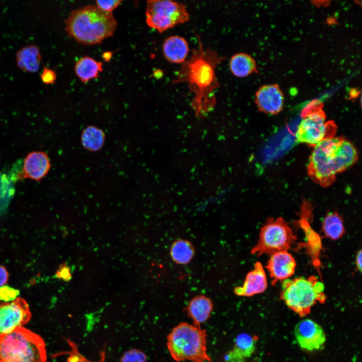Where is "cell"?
Masks as SVG:
<instances>
[{
    "mask_svg": "<svg viewBox=\"0 0 362 362\" xmlns=\"http://www.w3.org/2000/svg\"><path fill=\"white\" fill-rule=\"evenodd\" d=\"M198 47L192 50L189 59L183 62L172 83L185 82L194 93L191 106L198 115L211 111L216 104L215 91L220 87L216 69L226 59L210 48H204L201 36L195 33Z\"/></svg>",
    "mask_w": 362,
    "mask_h": 362,
    "instance_id": "cell-1",
    "label": "cell"
},
{
    "mask_svg": "<svg viewBox=\"0 0 362 362\" xmlns=\"http://www.w3.org/2000/svg\"><path fill=\"white\" fill-rule=\"evenodd\" d=\"M358 158L356 148L346 139L335 136L327 138L314 147L307 166V174L313 181L327 187Z\"/></svg>",
    "mask_w": 362,
    "mask_h": 362,
    "instance_id": "cell-2",
    "label": "cell"
},
{
    "mask_svg": "<svg viewBox=\"0 0 362 362\" xmlns=\"http://www.w3.org/2000/svg\"><path fill=\"white\" fill-rule=\"evenodd\" d=\"M65 23L68 36L87 45L100 44L112 36L117 25L111 12L103 11L94 5L73 10Z\"/></svg>",
    "mask_w": 362,
    "mask_h": 362,
    "instance_id": "cell-3",
    "label": "cell"
},
{
    "mask_svg": "<svg viewBox=\"0 0 362 362\" xmlns=\"http://www.w3.org/2000/svg\"><path fill=\"white\" fill-rule=\"evenodd\" d=\"M46 354L43 338L23 326L0 334V362H46Z\"/></svg>",
    "mask_w": 362,
    "mask_h": 362,
    "instance_id": "cell-4",
    "label": "cell"
},
{
    "mask_svg": "<svg viewBox=\"0 0 362 362\" xmlns=\"http://www.w3.org/2000/svg\"><path fill=\"white\" fill-rule=\"evenodd\" d=\"M206 331L194 325L182 322L167 337V347L177 362H211L207 353Z\"/></svg>",
    "mask_w": 362,
    "mask_h": 362,
    "instance_id": "cell-5",
    "label": "cell"
},
{
    "mask_svg": "<svg viewBox=\"0 0 362 362\" xmlns=\"http://www.w3.org/2000/svg\"><path fill=\"white\" fill-rule=\"evenodd\" d=\"M281 298L290 309L303 316L318 302L326 299L324 286L316 276L297 277L283 281Z\"/></svg>",
    "mask_w": 362,
    "mask_h": 362,
    "instance_id": "cell-6",
    "label": "cell"
},
{
    "mask_svg": "<svg viewBox=\"0 0 362 362\" xmlns=\"http://www.w3.org/2000/svg\"><path fill=\"white\" fill-rule=\"evenodd\" d=\"M322 108L321 102L314 101L303 109L295 133L297 142L314 147L324 139L335 137L337 126L333 121H326Z\"/></svg>",
    "mask_w": 362,
    "mask_h": 362,
    "instance_id": "cell-7",
    "label": "cell"
},
{
    "mask_svg": "<svg viewBox=\"0 0 362 362\" xmlns=\"http://www.w3.org/2000/svg\"><path fill=\"white\" fill-rule=\"evenodd\" d=\"M297 239L293 230L282 217L270 218L260 229L257 242L250 253L259 256L288 251Z\"/></svg>",
    "mask_w": 362,
    "mask_h": 362,
    "instance_id": "cell-8",
    "label": "cell"
},
{
    "mask_svg": "<svg viewBox=\"0 0 362 362\" xmlns=\"http://www.w3.org/2000/svg\"><path fill=\"white\" fill-rule=\"evenodd\" d=\"M145 14L147 25L159 33L187 22L190 17L185 5L170 0L148 1Z\"/></svg>",
    "mask_w": 362,
    "mask_h": 362,
    "instance_id": "cell-9",
    "label": "cell"
},
{
    "mask_svg": "<svg viewBox=\"0 0 362 362\" xmlns=\"http://www.w3.org/2000/svg\"><path fill=\"white\" fill-rule=\"evenodd\" d=\"M31 316L28 304L22 298L10 302H0V334L26 324Z\"/></svg>",
    "mask_w": 362,
    "mask_h": 362,
    "instance_id": "cell-10",
    "label": "cell"
},
{
    "mask_svg": "<svg viewBox=\"0 0 362 362\" xmlns=\"http://www.w3.org/2000/svg\"><path fill=\"white\" fill-rule=\"evenodd\" d=\"M294 335L299 346L308 351L320 349L326 341L322 328L309 319H304L296 324L294 328Z\"/></svg>",
    "mask_w": 362,
    "mask_h": 362,
    "instance_id": "cell-11",
    "label": "cell"
},
{
    "mask_svg": "<svg viewBox=\"0 0 362 362\" xmlns=\"http://www.w3.org/2000/svg\"><path fill=\"white\" fill-rule=\"evenodd\" d=\"M268 286L267 279L262 263L256 262L253 269L246 275L243 283L234 288V293L240 297H249L264 292Z\"/></svg>",
    "mask_w": 362,
    "mask_h": 362,
    "instance_id": "cell-12",
    "label": "cell"
},
{
    "mask_svg": "<svg viewBox=\"0 0 362 362\" xmlns=\"http://www.w3.org/2000/svg\"><path fill=\"white\" fill-rule=\"evenodd\" d=\"M296 262L294 257L287 251L278 252L270 255L265 267L272 279V285L284 281L294 273Z\"/></svg>",
    "mask_w": 362,
    "mask_h": 362,
    "instance_id": "cell-13",
    "label": "cell"
},
{
    "mask_svg": "<svg viewBox=\"0 0 362 362\" xmlns=\"http://www.w3.org/2000/svg\"><path fill=\"white\" fill-rule=\"evenodd\" d=\"M284 97L279 86L268 84L261 86L255 93V103L262 112L275 115L280 112L283 107Z\"/></svg>",
    "mask_w": 362,
    "mask_h": 362,
    "instance_id": "cell-14",
    "label": "cell"
},
{
    "mask_svg": "<svg viewBox=\"0 0 362 362\" xmlns=\"http://www.w3.org/2000/svg\"><path fill=\"white\" fill-rule=\"evenodd\" d=\"M50 166V160L46 153L41 151L32 152L24 159L23 167L24 176L40 181L47 175Z\"/></svg>",
    "mask_w": 362,
    "mask_h": 362,
    "instance_id": "cell-15",
    "label": "cell"
},
{
    "mask_svg": "<svg viewBox=\"0 0 362 362\" xmlns=\"http://www.w3.org/2000/svg\"><path fill=\"white\" fill-rule=\"evenodd\" d=\"M213 309V302L209 297L204 295H198L190 300L185 311L192 320L193 325L201 327V324L209 318Z\"/></svg>",
    "mask_w": 362,
    "mask_h": 362,
    "instance_id": "cell-16",
    "label": "cell"
},
{
    "mask_svg": "<svg viewBox=\"0 0 362 362\" xmlns=\"http://www.w3.org/2000/svg\"><path fill=\"white\" fill-rule=\"evenodd\" d=\"M164 56L172 63L182 64L189 52L188 43L183 37L173 35L167 37L162 45Z\"/></svg>",
    "mask_w": 362,
    "mask_h": 362,
    "instance_id": "cell-17",
    "label": "cell"
},
{
    "mask_svg": "<svg viewBox=\"0 0 362 362\" xmlns=\"http://www.w3.org/2000/svg\"><path fill=\"white\" fill-rule=\"evenodd\" d=\"M39 47L33 44L23 47L16 54V65L20 70L29 73L37 72L41 61Z\"/></svg>",
    "mask_w": 362,
    "mask_h": 362,
    "instance_id": "cell-18",
    "label": "cell"
},
{
    "mask_svg": "<svg viewBox=\"0 0 362 362\" xmlns=\"http://www.w3.org/2000/svg\"><path fill=\"white\" fill-rule=\"evenodd\" d=\"M229 69L234 76L239 78L245 77L257 72L254 58L250 55L242 52L232 56L229 62Z\"/></svg>",
    "mask_w": 362,
    "mask_h": 362,
    "instance_id": "cell-19",
    "label": "cell"
},
{
    "mask_svg": "<svg viewBox=\"0 0 362 362\" xmlns=\"http://www.w3.org/2000/svg\"><path fill=\"white\" fill-rule=\"evenodd\" d=\"M195 249L192 243L185 239H178L172 244L170 256L172 260L178 265H187L193 259Z\"/></svg>",
    "mask_w": 362,
    "mask_h": 362,
    "instance_id": "cell-20",
    "label": "cell"
},
{
    "mask_svg": "<svg viewBox=\"0 0 362 362\" xmlns=\"http://www.w3.org/2000/svg\"><path fill=\"white\" fill-rule=\"evenodd\" d=\"M322 229L325 236L333 240L339 239L345 233L343 219L336 212L326 214L322 221Z\"/></svg>",
    "mask_w": 362,
    "mask_h": 362,
    "instance_id": "cell-21",
    "label": "cell"
},
{
    "mask_svg": "<svg viewBox=\"0 0 362 362\" xmlns=\"http://www.w3.org/2000/svg\"><path fill=\"white\" fill-rule=\"evenodd\" d=\"M74 69L80 80L83 83H86L97 77L99 73L102 71V63L90 57L85 56L76 63Z\"/></svg>",
    "mask_w": 362,
    "mask_h": 362,
    "instance_id": "cell-22",
    "label": "cell"
},
{
    "mask_svg": "<svg viewBox=\"0 0 362 362\" xmlns=\"http://www.w3.org/2000/svg\"><path fill=\"white\" fill-rule=\"evenodd\" d=\"M105 135L103 131L94 126L86 128L81 135V142L83 147L92 151L99 150L103 146Z\"/></svg>",
    "mask_w": 362,
    "mask_h": 362,
    "instance_id": "cell-23",
    "label": "cell"
},
{
    "mask_svg": "<svg viewBox=\"0 0 362 362\" xmlns=\"http://www.w3.org/2000/svg\"><path fill=\"white\" fill-rule=\"evenodd\" d=\"M256 339L247 333H240L235 339L233 349L245 358L249 357L255 350Z\"/></svg>",
    "mask_w": 362,
    "mask_h": 362,
    "instance_id": "cell-24",
    "label": "cell"
},
{
    "mask_svg": "<svg viewBox=\"0 0 362 362\" xmlns=\"http://www.w3.org/2000/svg\"><path fill=\"white\" fill-rule=\"evenodd\" d=\"M147 356L142 351L132 349L125 352L121 358V362H146Z\"/></svg>",
    "mask_w": 362,
    "mask_h": 362,
    "instance_id": "cell-25",
    "label": "cell"
},
{
    "mask_svg": "<svg viewBox=\"0 0 362 362\" xmlns=\"http://www.w3.org/2000/svg\"><path fill=\"white\" fill-rule=\"evenodd\" d=\"M18 290L8 286L0 287V301L10 302L15 300L19 295Z\"/></svg>",
    "mask_w": 362,
    "mask_h": 362,
    "instance_id": "cell-26",
    "label": "cell"
},
{
    "mask_svg": "<svg viewBox=\"0 0 362 362\" xmlns=\"http://www.w3.org/2000/svg\"><path fill=\"white\" fill-rule=\"evenodd\" d=\"M121 3L120 0L96 1V6L101 10L106 12H111Z\"/></svg>",
    "mask_w": 362,
    "mask_h": 362,
    "instance_id": "cell-27",
    "label": "cell"
},
{
    "mask_svg": "<svg viewBox=\"0 0 362 362\" xmlns=\"http://www.w3.org/2000/svg\"><path fill=\"white\" fill-rule=\"evenodd\" d=\"M56 74L52 69L44 67L40 75L41 81L45 84H54L56 80Z\"/></svg>",
    "mask_w": 362,
    "mask_h": 362,
    "instance_id": "cell-28",
    "label": "cell"
},
{
    "mask_svg": "<svg viewBox=\"0 0 362 362\" xmlns=\"http://www.w3.org/2000/svg\"><path fill=\"white\" fill-rule=\"evenodd\" d=\"M56 277L66 281L70 280L72 277L70 268L65 264L61 265L56 273Z\"/></svg>",
    "mask_w": 362,
    "mask_h": 362,
    "instance_id": "cell-29",
    "label": "cell"
},
{
    "mask_svg": "<svg viewBox=\"0 0 362 362\" xmlns=\"http://www.w3.org/2000/svg\"><path fill=\"white\" fill-rule=\"evenodd\" d=\"M225 362H245V358L233 349L229 351L225 356Z\"/></svg>",
    "mask_w": 362,
    "mask_h": 362,
    "instance_id": "cell-30",
    "label": "cell"
},
{
    "mask_svg": "<svg viewBox=\"0 0 362 362\" xmlns=\"http://www.w3.org/2000/svg\"><path fill=\"white\" fill-rule=\"evenodd\" d=\"M9 274L6 268L0 265V287L3 286L8 281Z\"/></svg>",
    "mask_w": 362,
    "mask_h": 362,
    "instance_id": "cell-31",
    "label": "cell"
},
{
    "mask_svg": "<svg viewBox=\"0 0 362 362\" xmlns=\"http://www.w3.org/2000/svg\"><path fill=\"white\" fill-rule=\"evenodd\" d=\"M361 258H362V252L361 250L357 252L356 258H355V265L358 270L361 271Z\"/></svg>",
    "mask_w": 362,
    "mask_h": 362,
    "instance_id": "cell-32",
    "label": "cell"
},
{
    "mask_svg": "<svg viewBox=\"0 0 362 362\" xmlns=\"http://www.w3.org/2000/svg\"><path fill=\"white\" fill-rule=\"evenodd\" d=\"M111 57L112 53L111 52H106L102 55V57L105 61H109Z\"/></svg>",
    "mask_w": 362,
    "mask_h": 362,
    "instance_id": "cell-33",
    "label": "cell"
}]
</instances>
